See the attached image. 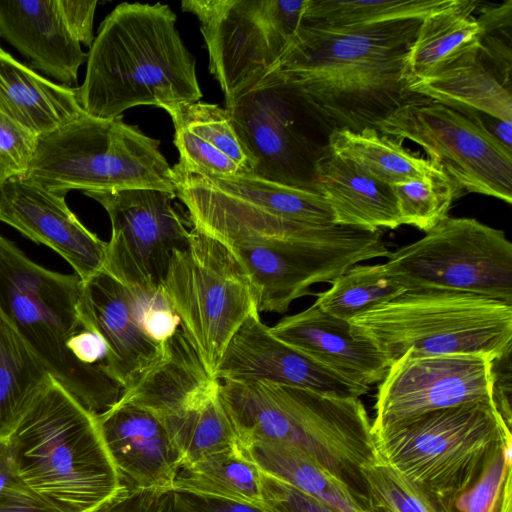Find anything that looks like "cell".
<instances>
[{
  "label": "cell",
  "instance_id": "6da1fadb",
  "mask_svg": "<svg viewBox=\"0 0 512 512\" xmlns=\"http://www.w3.org/2000/svg\"><path fill=\"white\" fill-rule=\"evenodd\" d=\"M421 21L345 29L300 23L270 71L329 133L376 129L420 97L409 90L406 67Z\"/></svg>",
  "mask_w": 512,
  "mask_h": 512
},
{
  "label": "cell",
  "instance_id": "7a4b0ae2",
  "mask_svg": "<svg viewBox=\"0 0 512 512\" xmlns=\"http://www.w3.org/2000/svg\"><path fill=\"white\" fill-rule=\"evenodd\" d=\"M86 63L76 91L81 108L93 117L114 119L132 107L151 105L173 118L202 97L195 58L166 4L116 6L102 21Z\"/></svg>",
  "mask_w": 512,
  "mask_h": 512
},
{
  "label": "cell",
  "instance_id": "3957f363",
  "mask_svg": "<svg viewBox=\"0 0 512 512\" xmlns=\"http://www.w3.org/2000/svg\"><path fill=\"white\" fill-rule=\"evenodd\" d=\"M219 394L238 444L292 446L343 483L364 509L362 468L375 462L372 422L360 398H338L264 381H220Z\"/></svg>",
  "mask_w": 512,
  "mask_h": 512
},
{
  "label": "cell",
  "instance_id": "277c9868",
  "mask_svg": "<svg viewBox=\"0 0 512 512\" xmlns=\"http://www.w3.org/2000/svg\"><path fill=\"white\" fill-rule=\"evenodd\" d=\"M1 434L22 483L61 512H91L122 487L96 414L51 375Z\"/></svg>",
  "mask_w": 512,
  "mask_h": 512
},
{
  "label": "cell",
  "instance_id": "5b68a950",
  "mask_svg": "<svg viewBox=\"0 0 512 512\" xmlns=\"http://www.w3.org/2000/svg\"><path fill=\"white\" fill-rule=\"evenodd\" d=\"M82 281L77 274L49 270L0 235V308L49 374L94 414L111 408L122 387L102 365L79 361L68 347L83 327Z\"/></svg>",
  "mask_w": 512,
  "mask_h": 512
},
{
  "label": "cell",
  "instance_id": "8992f818",
  "mask_svg": "<svg viewBox=\"0 0 512 512\" xmlns=\"http://www.w3.org/2000/svg\"><path fill=\"white\" fill-rule=\"evenodd\" d=\"M349 322L390 364L407 352L494 361L512 348V303L469 292L406 290Z\"/></svg>",
  "mask_w": 512,
  "mask_h": 512
},
{
  "label": "cell",
  "instance_id": "52a82bcc",
  "mask_svg": "<svg viewBox=\"0 0 512 512\" xmlns=\"http://www.w3.org/2000/svg\"><path fill=\"white\" fill-rule=\"evenodd\" d=\"M373 434L379 459L437 512H454L497 443L512 433L492 402H475L420 414Z\"/></svg>",
  "mask_w": 512,
  "mask_h": 512
},
{
  "label": "cell",
  "instance_id": "ba28073f",
  "mask_svg": "<svg viewBox=\"0 0 512 512\" xmlns=\"http://www.w3.org/2000/svg\"><path fill=\"white\" fill-rule=\"evenodd\" d=\"M27 181L51 191L159 189L175 191L172 167L159 141L129 125L122 116L102 119L84 113L40 135Z\"/></svg>",
  "mask_w": 512,
  "mask_h": 512
},
{
  "label": "cell",
  "instance_id": "9c48e42d",
  "mask_svg": "<svg viewBox=\"0 0 512 512\" xmlns=\"http://www.w3.org/2000/svg\"><path fill=\"white\" fill-rule=\"evenodd\" d=\"M161 291L183 335L215 378L229 342L259 310L247 273L224 244L192 229L186 246L172 255Z\"/></svg>",
  "mask_w": 512,
  "mask_h": 512
},
{
  "label": "cell",
  "instance_id": "30bf717a",
  "mask_svg": "<svg viewBox=\"0 0 512 512\" xmlns=\"http://www.w3.org/2000/svg\"><path fill=\"white\" fill-rule=\"evenodd\" d=\"M383 264L405 290L461 291L512 303V243L474 218L447 216Z\"/></svg>",
  "mask_w": 512,
  "mask_h": 512
},
{
  "label": "cell",
  "instance_id": "8fae6325",
  "mask_svg": "<svg viewBox=\"0 0 512 512\" xmlns=\"http://www.w3.org/2000/svg\"><path fill=\"white\" fill-rule=\"evenodd\" d=\"M220 242V241H219ZM241 264L257 295L259 312L284 313L311 295L317 283L332 284L349 268L390 254L382 231L331 225L292 240L221 242Z\"/></svg>",
  "mask_w": 512,
  "mask_h": 512
},
{
  "label": "cell",
  "instance_id": "7c38bea8",
  "mask_svg": "<svg viewBox=\"0 0 512 512\" xmlns=\"http://www.w3.org/2000/svg\"><path fill=\"white\" fill-rule=\"evenodd\" d=\"M307 0H185L197 16L209 70L225 103L252 86L276 64L298 29Z\"/></svg>",
  "mask_w": 512,
  "mask_h": 512
},
{
  "label": "cell",
  "instance_id": "4fadbf2b",
  "mask_svg": "<svg viewBox=\"0 0 512 512\" xmlns=\"http://www.w3.org/2000/svg\"><path fill=\"white\" fill-rule=\"evenodd\" d=\"M376 129L420 146L464 192L512 202V150L456 110L420 96L397 108Z\"/></svg>",
  "mask_w": 512,
  "mask_h": 512
},
{
  "label": "cell",
  "instance_id": "5bb4252c",
  "mask_svg": "<svg viewBox=\"0 0 512 512\" xmlns=\"http://www.w3.org/2000/svg\"><path fill=\"white\" fill-rule=\"evenodd\" d=\"M83 193L105 209L111 222L103 270L129 288L161 290L172 255L192 233L174 206L176 193L147 188Z\"/></svg>",
  "mask_w": 512,
  "mask_h": 512
},
{
  "label": "cell",
  "instance_id": "9a60e30c",
  "mask_svg": "<svg viewBox=\"0 0 512 512\" xmlns=\"http://www.w3.org/2000/svg\"><path fill=\"white\" fill-rule=\"evenodd\" d=\"M492 361L469 355L412 356L392 362L378 386L373 431L430 411L492 402Z\"/></svg>",
  "mask_w": 512,
  "mask_h": 512
},
{
  "label": "cell",
  "instance_id": "2e32d148",
  "mask_svg": "<svg viewBox=\"0 0 512 512\" xmlns=\"http://www.w3.org/2000/svg\"><path fill=\"white\" fill-rule=\"evenodd\" d=\"M65 195L12 177L0 185V221L59 254L84 282L104 269L107 242L68 207Z\"/></svg>",
  "mask_w": 512,
  "mask_h": 512
},
{
  "label": "cell",
  "instance_id": "e0dca14e",
  "mask_svg": "<svg viewBox=\"0 0 512 512\" xmlns=\"http://www.w3.org/2000/svg\"><path fill=\"white\" fill-rule=\"evenodd\" d=\"M219 381H264L338 398L370 391L334 374L277 338L253 311L229 342L215 373Z\"/></svg>",
  "mask_w": 512,
  "mask_h": 512
},
{
  "label": "cell",
  "instance_id": "ac0fdd59",
  "mask_svg": "<svg viewBox=\"0 0 512 512\" xmlns=\"http://www.w3.org/2000/svg\"><path fill=\"white\" fill-rule=\"evenodd\" d=\"M79 317L84 329L103 340L102 366L122 389L162 355L164 343L154 341L143 327L136 291L104 270L82 282Z\"/></svg>",
  "mask_w": 512,
  "mask_h": 512
},
{
  "label": "cell",
  "instance_id": "d6986e66",
  "mask_svg": "<svg viewBox=\"0 0 512 512\" xmlns=\"http://www.w3.org/2000/svg\"><path fill=\"white\" fill-rule=\"evenodd\" d=\"M511 43L482 34L480 41L409 90L457 112H481L512 120Z\"/></svg>",
  "mask_w": 512,
  "mask_h": 512
},
{
  "label": "cell",
  "instance_id": "ffe728a7",
  "mask_svg": "<svg viewBox=\"0 0 512 512\" xmlns=\"http://www.w3.org/2000/svg\"><path fill=\"white\" fill-rule=\"evenodd\" d=\"M96 416L123 485L173 491L180 456L156 416L140 407L118 403Z\"/></svg>",
  "mask_w": 512,
  "mask_h": 512
},
{
  "label": "cell",
  "instance_id": "44dd1931",
  "mask_svg": "<svg viewBox=\"0 0 512 512\" xmlns=\"http://www.w3.org/2000/svg\"><path fill=\"white\" fill-rule=\"evenodd\" d=\"M271 332L346 381L369 387L381 382L390 363L369 341L356 336L349 321L330 315L315 302L282 318Z\"/></svg>",
  "mask_w": 512,
  "mask_h": 512
},
{
  "label": "cell",
  "instance_id": "7402d4cb",
  "mask_svg": "<svg viewBox=\"0 0 512 512\" xmlns=\"http://www.w3.org/2000/svg\"><path fill=\"white\" fill-rule=\"evenodd\" d=\"M0 38L52 78L76 84L86 62L80 43L71 35L58 0H0Z\"/></svg>",
  "mask_w": 512,
  "mask_h": 512
},
{
  "label": "cell",
  "instance_id": "603a6c76",
  "mask_svg": "<svg viewBox=\"0 0 512 512\" xmlns=\"http://www.w3.org/2000/svg\"><path fill=\"white\" fill-rule=\"evenodd\" d=\"M313 184L330 206L336 225L369 231L402 225L392 186L328 146L314 159Z\"/></svg>",
  "mask_w": 512,
  "mask_h": 512
},
{
  "label": "cell",
  "instance_id": "cb8c5ba5",
  "mask_svg": "<svg viewBox=\"0 0 512 512\" xmlns=\"http://www.w3.org/2000/svg\"><path fill=\"white\" fill-rule=\"evenodd\" d=\"M171 119L179 152L177 167L216 178L252 175L254 162L225 108L197 101Z\"/></svg>",
  "mask_w": 512,
  "mask_h": 512
},
{
  "label": "cell",
  "instance_id": "d4e9b609",
  "mask_svg": "<svg viewBox=\"0 0 512 512\" xmlns=\"http://www.w3.org/2000/svg\"><path fill=\"white\" fill-rule=\"evenodd\" d=\"M216 381L178 329L164 342L161 357L122 389L116 403L140 407L162 420L192 403Z\"/></svg>",
  "mask_w": 512,
  "mask_h": 512
},
{
  "label": "cell",
  "instance_id": "484cf974",
  "mask_svg": "<svg viewBox=\"0 0 512 512\" xmlns=\"http://www.w3.org/2000/svg\"><path fill=\"white\" fill-rule=\"evenodd\" d=\"M0 111L37 135L82 116L76 88L56 84L0 52Z\"/></svg>",
  "mask_w": 512,
  "mask_h": 512
},
{
  "label": "cell",
  "instance_id": "4316f807",
  "mask_svg": "<svg viewBox=\"0 0 512 512\" xmlns=\"http://www.w3.org/2000/svg\"><path fill=\"white\" fill-rule=\"evenodd\" d=\"M479 3L455 0L421 21L407 59L408 83L432 74L480 41L483 29L475 16Z\"/></svg>",
  "mask_w": 512,
  "mask_h": 512
},
{
  "label": "cell",
  "instance_id": "83f0119b",
  "mask_svg": "<svg viewBox=\"0 0 512 512\" xmlns=\"http://www.w3.org/2000/svg\"><path fill=\"white\" fill-rule=\"evenodd\" d=\"M401 142L375 128H366L356 132L333 131L329 133L327 146L391 186L417 179L448 180L437 165L405 148Z\"/></svg>",
  "mask_w": 512,
  "mask_h": 512
},
{
  "label": "cell",
  "instance_id": "f1b7e54d",
  "mask_svg": "<svg viewBox=\"0 0 512 512\" xmlns=\"http://www.w3.org/2000/svg\"><path fill=\"white\" fill-rule=\"evenodd\" d=\"M259 470L314 497L338 512H367L351 491L298 449L278 442L238 444Z\"/></svg>",
  "mask_w": 512,
  "mask_h": 512
},
{
  "label": "cell",
  "instance_id": "f546056e",
  "mask_svg": "<svg viewBox=\"0 0 512 512\" xmlns=\"http://www.w3.org/2000/svg\"><path fill=\"white\" fill-rule=\"evenodd\" d=\"M219 385L218 380L192 403L160 420L179 453L181 467L238 447L235 430L219 394Z\"/></svg>",
  "mask_w": 512,
  "mask_h": 512
},
{
  "label": "cell",
  "instance_id": "4dcf8cb0",
  "mask_svg": "<svg viewBox=\"0 0 512 512\" xmlns=\"http://www.w3.org/2000/svg\"><path fill=\"white\" fill-rule=\"evenodd\" d=\"M173 491L262 507L259 469L239 446L181 467Z\"/></svg>",
  "mask_w": 512,
  "mask_h": 512
},
{
  "label": "cell",
  "instance_id": "1f68e13d",
  "mask_svg": "<svg viewBox=\"0 0 512 512\" xmlns=\"http://www.w3.org/2000/svg\"><path fill=\"white\" fill-rule=\"evenodd\" d=\"M49 376L0 308V433L14 422Z\"/></svg>",
  "mask_w": 512,
  "mask_h": 512
},
{
  "label": "cell",
  "instance_id": "d6a6232c",
  "mask_svg": "<svg viewBox=\"0 0 512 512\" xmlns=\"http://www.w3.org/2000/svg\"><path fill=\"white\" fill-rule=\"evenodd\" d=\"M455 0H307L301 23L322 29H345L419 19Z\"/></svg>",
  "mask_w": 512,
  "mask_h": 512
},
{
  "label": "cell",
  "instance_id": "836d02e7",
  "mask_svg": "<svg viewBox=\"0 0 512 512\" xmlns=\"http://www.w3.org/2000/svg\"><path fill=\"white\" fill-rule=\"evenodd\" d=\"M404 291L386 272L383 263L357 264L337 278L327 291L318 293L315 303L330 315L349 321Z\"/></svg>",
  "mask_w": 512,
  "mask_h": 512
},
{
  "label": "cell",
  "instance_id": "e575fe53",
  "mask_svg": "<svg viewBox=\"0 0 512 512\" xmlns=\"http://www.w3.org/2000/svg\"><path fill=\"white\" fill-rule=\"evenodd\" d=\"M512 434L504 436L476 481L460 495L454 512H512Z\"/></svg>",
  "mask_w": 512,
  "mask_h": 512
},
{
  "label": "cell",
  "instance_id": "d590c367",
  "mask_svg": "<svg viewBox=\"0 0 512 512\" xmlns=\"http://www.w3.org/2000/svg\"><path fill=\"white\" fill-rule=\"evenodd\" d=\"M402 225L428 232L448 216L458 192L447 179H417L392 185Z\"/></svg>",
  "mask_w": 512,
  "mask_h": 512
},
{
  "label": "cell",
  "instance_id": "8d00e7d4",
  "mask_svg": "<svg viewBox=\"0 0 512 512\" xmlns=\"http://www.w3.org/2000/svg\"><path fill=\"white\" fill-rule=\"evenodd\" d=\"M369 499L393 512H437L429 501L388 464L378 459L362 468Z\"/></svg>",
  "mask_w": 512,
  "mask_h": 512
},
{
  "label": "cell",
  "instance_id": "74e56055",
  "mask_svg": "<svg viewBox=\"0 0 512 512\" xmlns=\"http://www.w3.org/2000/svg\"><path fill=\"white\" fill-rule=\"evenodd\" d=\"M39 135L0 111V179L22 177L35 154Z\"/></svg>",
  "mask_w": 512,
  "mask_h": 512
},
{
  "label": "cell",
  "instance_id": "f35d334b",
  "mask_svg": "<svg viewBox=\"0 0 512 512\" xmlns=\"http://www.w3.org/2000/svg\"><path fill=\"white\" fill-rule=\"evenodd\" d=\"M259 476L262 507L266 512H338L261 470Z\"/></svg>",
  "mask_w": 512,
  "mask_h": 512
},
{
  "label": "cell",
  "instance_id": "ab89813d",
  "mask_svg": "<svg viewBox=\"0 0 512 512\" xmlns=\"http://www.w3.org/2000/svg\"><path fill=\"white\" fill-rule=\"evenodd\" d=\"M135 290V289H134ZM146 333L156 342L164 343L180 329V320L161 290L146 293L135 290Z\"/></svg>",
  "mask_w": 512,
  "mask_h": 512
},
{
  "label": "cell",
  "instance_id": "60d3db41",
  "mask_svg": "<svg viewBox=\"0 0 512 512\" xmlns=\"http://www.w3.org/2000/svg\"><path fill=\"white\" fill-rule=\"evenodd\" d=\"M169 492L130 488L119 491L91 512H164Z\"/></svg>",
  "mask_w": 512,
  "mask_h": 512
},
{
  "label": "cell",
  "instance_id": "b9f144b4",
  "mask_svg": "<svg viewBox=\"0 0 512 512\" xmlns=\"http://www.w3.org/2000/svg\"><path fill=\"white\" fill-rule=\"evenodd\" d=\"M97 1L58 0L59 8L71 35L81 44L91 47L94 41L93 21Z\"/></svg>",
  "mask_w": 512,
  "mask_h": 512
},
{
  "label": "cell",
  "instance_id": "7bdbcfd3",
  "mask_svg": "<svg viewBox=\"0 0 512 512\" xmlns=\"http://www.w3.org/2000/svg\"><path fill=\"white\" fill-rule=\"evenodd\" d=\"M492 379L493 404L511 428V352L492 361Z\"/></svg>",
  "mask_w": 512,
  "mask_h": 512
},
{
  "label": "cell",
  "instance_id": "ee69618b",
  "mask_svg": "<svg viewBox=\"0 0 512 512\" xmlns=\"http://www.w3.org/2000/svg\"><path fill=\"white\" fill-rule=\"evenodd\" d=\"M0 510L1 512H61L25 485L2 495Z\"/></svg>",
  "mask_w": 512,
  "mask_h": 512
},
{
  "label": "cell",
  "instance_id": "f6af8a7d",
  "mask_svg": "<svg viewBox=\"0 0 512 512\" xmlns=\"http://www.w3.org/2000/svg\"><path fill=\"white\" fill-rule=\"evenodd\" d=\"M73 355L81 362L102 365L106 356L103 340L94 332L82 328L68 342Z\"/></svg>",
  "mask_w": 512,
  "mask_h": 512
},
{
  "label": "cell",
  "instance_id": "bcb514c9",
  "mask_svg": "<svg viewBox=\"0 0 512 512\" xmlns=\"http://www.w3.org/2000/svg\"><path fill=\"white\" fill-rule=\"evenodd\" d=\"M180 494L197 512H266L263 507L249 503Z\"/></svg>",
  "mask_w": 512,
  "mask_h": 512
},
{
  "label": "cell",
  "instance_id": "7dc6e473",
  "mask_svg": "<svg viewBox=\"0 0 512 512\" xmlns=\"http://www.w3.org/2000/svg\"><path fill=\"white\" fill-rule=\"evenodd\" d=\"M21 486L24 484L16 472L9 445L0 433V497Z\"/></svg>",
  "mask_w": 512,
  "mask_h": 512
},
{
  "label": "cell",
  "instance_id": "c3c4849f",
  "mask_svg": "<svg viewBox=\"0 0 512 512\" xmlns=\"http://www.w3.org/2000/svg\"><path fill=\"white\" fill-rule=\"evenodd\" d=\"M164 512H197L183 498L180 493L171 491Z\"/></svg>",
  "mask_w": 512,
  "mask_h": 512
},
{
  "label": "cell",
  "instance_id": "681fc988",
  "mask_svg": "<svg viewBox=\"0 0 512 512\" xmlns=\"http://www.w3.org/2000/svg\"><path fill=\"white\" fill-rule=\"evenodd\" d=\"M367 512H393L385 505L374 501L372 499H369L368 507L366 509Z\"/></svg>",
  "mask_w": 512,
  "mask_h": 512
},
{
  "label": "cell",
  "instance_id": "f907efd6",
  "mask_svg": "<svg viewBox=\"0 0 512 512\" xmlns=\"http://www.w3.org/2000/svg\"><path fill=\"white\" fill-rule=\"evenodd\" d=\"M1 183H2V181H1V179H0V185H1Z\"/></svg>",
  "mask_w": 512,
  "mask_h": 512
},
{
  "label": "cell",
  "instance_id": "816d5d0a",
  "mask_svg": "<svg viewBox=\"0 0 512 512\" xmlns=\"http://www.w3.org/2000/svg\"><path fill=\"white\" fill-rule=\"evenodd\" d=\"M2 51L1 47H0V52Z\"/></svg>",
  "mask_w": 512,
  "mask_h": 512
},
{
  "label": "cell",
  "instance_id": "f5cc1de1",
  "mask_svg": "<svg viewBox=\"0 0 512 512\" xmlns=\"http://www.w3.org/2000/svg\"><path fill=\"white\" fill-rule=\"evenodd\" d=\"M0 512H1V510H0Z\"/></svg>",
  "mask_w": 512,
  "mask_h": 512
}]
</instances>
